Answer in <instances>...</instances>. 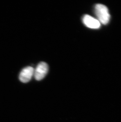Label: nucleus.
I'll return each mask as SVG.
<instances>
[{
    "mask_svg": "<svg viewBox=\"0 0 121 122\" xmlns=\"http://www.w3.org/2000/svg\"><path fill=\"white\" fill-rule=\"evenodd\" d=\"M83 22L86 26L91 29H98L100 27V23L98 20L88 15L83 17Z\"/></svg>",
    "mask_w": 121,
    "mask_h": 122,
    "instance_id": "nucleus-4",
    "label": "nucleus"
},
{
    "mask_svg": "<svg viewBox=\"0 0 121 122\" xmlns=\"http://www.w3.org/2000/svg\"><path fill=\"white\" fill-rule=\"evenodd\" d=\"M95 13L99 21L103 24L106 25L109 23L110 15L107 8L102 4H97L95 6Z\"/></svg>",
    "mask_w": 121,
    "mask_h": 122,
    "instance_id": "nucleus-1",
    "label": "nucleus"
},
{
    "mask_svg": "<svg viewBox=\"0 0 121 122\" xmlns=\"http://www.w3.org/2000/svg\"><path fill=\"white\" fill-rule=\"evenodd\" d=\"M48 71V65L46 62H42L38 65L34 70V76L37 81L42 80L45 77Z\"/></svg>",
    "mask_w": 121,
    "mask_h": 122,
    "instance_id": "nucleus-2",
    "label": "nucleus"
},
{
    "mask_svg": "<svg viewBox=\"0 0 121 122\" xmlns=\"http://www.w3.org/2000/svg\"><path fill=\"white\" fill-rule=\"evenodd\" d=\"M34 69L33 67H25L20 72L19 76L20 80L23 83H27L31 80L32 76L34 75Z\"/></svg>",
    "mask_w": 121,
    "mask_h": 122,
    "instance_id": "nucleus-3",
    "label": "nucleus"
}]
</instances>
